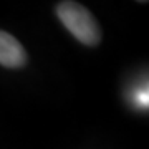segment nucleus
<instances>
[{"label": "nucleus", "mask_w": 149, "mask_h": 149, "mask_svg": "<svg viewBox=\"0 0 149 149\" xmlns=\"http://www.w3.org/2000/svg\"><path fill=\"white\" fill-rule=\"evenodd\" d=\"M58 18L74 38L88 47H95L101 40V32L96 23L95 17L83 5L76 2H61L56 7Z\"/></svg>", "instance_id": "nucleus-1"}, {"label": "nucleus", "mask_w": 149, "mask_h": 149, "mask_svg": "<svg viewBox=\"0 0 149 149\" xmlns=\"http://www.w3.org/2000/svg\"><path fill=\"white\" fill-rule=\"evenodd\" d=\"M25 61L27 55L18 40L13 38L10 33L0 32V65L8 68H18L23 66Z\"/></svg>", "instance_id": "nucleus-2"}, {"label": "nucleus", "mask_w": 149, "mask_h": 149, "mask_svg": "<svg viewBox=\"0 0 149 149\" xmlns=\"http://www.w3.org/2000/svg\"><path fill=\"white\" fill-rule=\"evenodd\" d=\"M136 100H138V104H139V106L148 108V104H149V101H148V86H144V90H139V91H138Z\"/></svg>", "instance_id": "nucleus-3"}]
</instances>
